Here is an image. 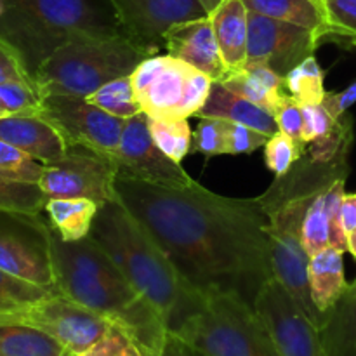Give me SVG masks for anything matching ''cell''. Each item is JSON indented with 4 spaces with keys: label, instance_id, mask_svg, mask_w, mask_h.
Returning a JSON list of instances; mask_svg holds the SVG:
<instances>
[{
    "label": "cell",
    "instance_id": "9",
    "mask_svg": "<svg viewBox=\"0 0 356 356\" xmlns=\"http://www.w3.org/2000/svg\"><path fill=\"white\" fill-rule=\"evenodd\" d=\"M118 169L111 156L82 145H68L66 153L44 163L38 186L45 198H89L99 205L117 200L115 177Z\"/></svg>",
    "mask_w": 356,
    "mask_h": 356
},
{
    "label": "cell",
    "instance_id": "47",
    "mask_svg": "<svg viewBox=\"0 0 356 356\" xmlns=\"http://www.w3.org/2000/svg\"><path fill=\"white\" fill-rule=\"evenodd\" d=\"M200 2H202V6L205 7V10H207V13L211 14L212 10H214L216 7H218L219 3L222 2V0H200Z\"/></svg>",
    "mask_w": 356,
    "mask_h": 356
},
{
    "label": "cell",
    "instance_id": "35",
    "mask_svg": "<svg viewBox=\"0 0 356 356\" xmlns=\"http://www.w3.org/2000/svg\"><path fill=\"white\" fill-rule=\"evenodd\" d=\"M0 99L9 115L40 113L42 94L33 80H10L0 83Z\"/></svg>",
    "mask_w": 356,
    "mask_h": 356
},
{
    "label": "cell",
    "instance_id": "32",
    "mask_svg": "<svg viewBox=\"0 0 356 356\" xmlns=\"http://www.w3.org/2000/svg\"><path fill=\"white\" fill-rule=\"evenodd\" d=\"M329 188V186H327ZM327 188L320 191L309 204L302 222V247L308 256L322 252L330 245L329 216H327Z\"/></svg>",
    "mask_w": 356,
    "mask_h": 356
},
{
    "label": "cell",
    "instance_id": "34",
    "mask_svg": "<svg viewBox=\"0 0 356 356\" xmlns=\"http://www.w3.org/2000/svg\"><path fill=\"white\" fill-rule=\"evenodd\" d=\"M42 172L44 162L0 139V177L38 184Z\"/></svg>",
    "mask_w": 356,
    "mask_h": 356
},
{
    "label": "cell",
    "instance_id": "4",
    "mask_svg": "<svg viewBox=\"0 0 356 356\" xmlns=\"http://www.w3.org/2000/svg\"><path fill=\"white\" fill-rule=\"evenodd\" d=\"M174 334L204 306L205 296L177 271L146 226L118 200L99 207L89 233Z\"/></svg>",
    "mask_w": 356,
    "mask_h": 356
},
{
    "label": "cell",
    "instance_id": "13",
    "mask_svg": "<svg viewBox=\"0 0 356 356\" xmlns=\"http://www.w3.org/2000/svg\"><path fill=\"white\" fill-rule=\"evenodd\" d=\"M113 160L118 174L131 179L170 188H186L195 184L181 163L170 160L155 145L148 129V115L145 111L125 122Z\"/></svg>",
    "mask_w": 356,
    "mask_h": 356
},
{
    "label": "cell",
    "instance_id": "28",
    "mask_svg": "<svg viewBox=\"0 0 356 356\" xmlns=\"http://www.w3.org/2000/svg\"><path fill=\"white\" fill-rule=\"evenodd\" d=\"M325 16L320 44L332 42L344 49L356 47V0H320Z\"/></svg>",
    "mask_w": 356,
    "mask_h": 356
},
{
    "label": "cell",
    "instance_id": "7",
    "mask_svg": "<svg viewBox=\"0 0 356 356\" xmlns=\"http://www.w3.org/2000/svg\"><path fill=\"white\" fill-rule=\"evenodd\" d=\"M204 296V306L174 336L205 356H278L252 302L233 291Z\"/></svg>",
    "mask_w": 356,
    "mask_h": 356
},
{
    "label": "cell",
    "instance_id": "31",
    "mask_svg": "<svg viewBox=\"0 0 356 356\" xmlns=\"http://www.w3.org/2000/svg\"><path fill=\"white\" fill-rule=\"evenodd\" d=\"M56 292L0 270V315L19 312Z\"/></svg>",
    "mask_w": 356,
    "mask_h": 356
},
{
    "label": "cell",
    "instance_id": "49",
    "mask_svg": "<svg viewBox=\"0 0 356 356\" xmlns=\"http://www.w3.org/2000/svg\"><path fill=\"white\" fill-rule=\"evenodd\" d=\"M2 117H7V111H3L2 108H0V118H2Z\"/></svg>",
    "mask_w": 356,
    "mask_h": 356
},
{
    "label": "cell",
    "instance_id": "19",
    "mask_svg": "<svg viewBox=\"0 0 356 356\" xmlns=\"http://www.w3.org/2000/svg\"><path fill=\"white\" fill-rule=\"evenodd\" d=\"M191 70L193 66L167 54L165 65L159 75L149 83L148 89L138 96L141 110L149 118H160V120L179 118V106L183 103Z\"/></svg>",
    "mask_w": 356,
    "mask_h": 356
},
{
    "label": "cell",
    "instance_id": "30",
    "mask_svg": "<svg viewBox=\"0 0 356 356\" xmlns=\"http://www.w3.org/2000/svg\"><path fill=\"white\" fill-rule=\"evenodd\" d=\"M148 129L155 145L174 162L181 163L184 156L191 153L193 132L188 124V118L160 120V118L148 117Z\"/></svg>",
    "mask_w": 356,
    "mask_h": 356
},
{
    "label": "cell",
    "instance_id": "37",
    "mask_svg": "<svg viewBox=\"0 0 356 356\" xmlns=\"http://www.w3.org/2000/svg\"><path fill=\"white\" fill-rule=\"evenodd\" d=\"M226 125L218 118H200L191 139V153H202L205 159L228 155L226 152Z\"/></svg>",
    "mask_w": 356,
    "mask_h": 356
},
{
    "label": "cell",
    "instance_id": "46",
    "mask_svg": "<svg viewBox=\"0 0 356 356\" xmlns=\"http://www.w3.org/2000/svg\"><path fill=\"white\" fill-rule=\"evenodd\" d=\"M348 252H351V256L356 259V229L348 236Z\"/></svg>",
    "mask_w": 356,
    "mask_h": 356
},
{
    "label": "cell",
    "instance_id": "41",
    "mask_svg": "<svg viewBox=\"0 0 356 356\" xmlns=\"http://www.w3.org/2000/svg\"><path fill=\"white\" fill-rule=\"evenodd\" d=\"M268 136L242 124L228 122L226 125V152L228 155H249L268 143Z\"/></svg>",
    "mask_w": 356,
    "mask_h": 356
},
{
    "label": "cell",
    "instance_id": "29",
    "mask_svg": "<svg viewBox=\"0 0 356 356\" xmlns=\"http://www.w3.org/2000/svg\"><path fill=\"white\" fill-rule=\"evenodd\" d=\"M86 99L106 113L117 118H124V120H129V118L143 111L138 99H136L134 89H132L131 75L110 80L97 90H94L92 94H89Z\"/></svg>",
    "mask_w": 356,
    "mask_h": 356
},
{
    "label": "cell",
    "instance_id": "11",
    "mask_svg": "<svg viewBox=\"0 0 356 356\" xmlns=\"http://www.w3.org/2000/svg\"><path fill=\"white\" fill-rule=\"evenodd\" d=\"M254 308L270 330L278 356H329L318 327L277 277L264 282L254 299Z\"/></svg>",
    "mask_w": 356,
    "mask_h": 356
},
{
    "label": "cell",
    "instance_id": "6",
    "mask_svg": "<svg viewBox=\"0 0 356 356\" xmlns=\"http://www.w3.org/2000/svg\"><path fill=\"white\" fill-rule=\"evenodd\" d=\"M129 35L82 37L56 49L33 73L44 96L87 97L110 80L131 75L143 59L159 54Z\"/></svg>",
    "mask_w": 356,
    "mask_h": 356
},
{
    "label": "cell",
    "instance_id": "40",
    "mask_svg": "<svg viewBox=\"0 0 356 356\" xmlns=\"http://www.w3.org/2000/svg\"><path fill=\"white\" fill-rule=\"evenodd\" d=\"M214 80L207 75V73L200 72V70H191L190 76H188L186 90H184L183 103L179 106V118H190L200 111L207 101L209 94H211V87Z\"/></svg>",
    "mask_w": 356,
    "mask_h": 356
},
{
    "label": "cell",
    "instance_id": "21",
    "mask_svg": "<svg viewBox=\"0 0 356 356\" xmlns=\"http://www.w3.org/2000/svg\"><path fill=\"white\" fill-rule=\"evenodd\" d=\"M221 83H225L233 92L240 94L257 106L270 111L273 117L282 97L289 94L285 89V76H282L264 63L247 61L243 68L228 73V76Z\"/></svg>",
    "mask_w": 356,
    "mask_h": 356
},
{
    "label": "cell",
    "instance_id": "25",
    "mask_svg": "<svg viewBox=\"0 0 356 356\" xmlns=\"http://www.w3.org/2000/svg\"><path fill=\"white\" fill-rule=\"evenodd\" d=\"M66 348L37 327L0 322V356H63Z\"/></svg>",
    "mask_w": 356,
    "mask_h": 356
},
{
    "label": "cell",
    "instance_id": "51",
    "mask_svg": "<svg viewBox=\"0 0 356 356\" xmlns=\"http://www.w3.org/2000/svg\"><path fill=\"white\" fill-rule=\"evenodd\" d=\"M75 356H87V355H75Z\"/></svg>",
    "mask_w": 356,
    "mask_h": 356
},
{
    "label": "cell",
    "instance_id": "39",
    "mask_svg": "<svg viewBox=\"0 0 356 356\" xmlns=\"http://www.w3.org/2000/svg\"><path fill=\"white\" fill-rule=\"evenodd\" d=\"M275 120H277L278 131L284 132L291 139H294L299 146L308 148V145L302 139V129H305V113L302 106L296 99H292L289 94L282 97L275 111Z\"/></svg>",
    "mask_w": 356,
    "mask_h": 356
},
{
    "label": "cell",
    "instance_id": "18",
    "mask_svg": "<svg viewBox=\"0 0 356 356\" xmlns=\"http://www.w3.org/2000/svg\"><path fill=\"white\" fill-rule=\"evenodd\" d=\"M195 117L218 118V120L242 124L263 132L268 138L280 132L278 131L277 120H275V117L270 111L257 106V104L245 99L240 94L233 92L232 89H228L221 82H212L211 94H209L205 104Z\"/></svg>",
    "mask_w": 356,
    "mask_h": 356
},
{
    "label": "cell",
    "instance_id": "12",
    "mask_svg": "<svg viewBox=\"0 0 356 356\" xmlns=\"http://www.w3.org/2000/svg\"><path fill=\"white\" fill-rule=\"evenodd\" d=\"M42 117L47 118L68 145H82L113 159L124 132V118H117L90 104L86 97L44 96Z\"/></svg>",
    "mask_w": 356,
    "mask_h": 356
},
{
    "label": "cell",
    "instance_id": "2",
    "mask_svg": "<svg viewBox=\"0 0 356 356\" xmlns=\"http://www.w3.org/2000/svg\"><path fill=\"white\" fill-rule=\"evenodd\" d=\"M51 252L59 294L127 330L146 356H162L169 334L162 318L99 243L66 242L51 228Z\"/></svg>",
    "mask_w": 356,
    "mask_h": 356
},
{
    "label": "cell",
    "instance_id": "3",
    "mask_svg": "<svg viewBox=\"0 0 356 356\" xmlns=\"http://www.w3.org/2000/svg\"><path fill=\"white\" fill-rule=\"evenodd\" d=\"M348 153L350 149H344L329 162H320L306 153L285 176L275 177V183L259 197L268 218L273 275L318 330L327 316L316 309L312 299L309 256L301 240L302 222L313 198L336 179L346 177Z\"/></svg>",
    "mask_w": 356,
    "mask_h": 356
},
{
    "label": "cell",
    "instance_id": "33",
    "mask_svg": "<svg viewBox=\"0 0 356 356\" xmlns=\"http://www.w3.org/2000/svg\"><path fill=\"white\" fill-rule=\"evenodd\" d=\"M44 191L35 183H21L0 177V209L2 211L40 214L45 207Z\"/></svg>",
    "mask_w": 356,
    "mask_h": 356
},
{
    "label": "cell",
    "instance_id": "23",
    "mask_svg": "<svg viewBox=\"0 0 356 356\" xmlns=\"http://www.w3.org/2000/svg\"><path fill=\"white\" fill-rule=\"evenodd\" d=\"M320 336L329 356H356V278L327 313Z\"/></svg>",
    "mask_w": 356,
    "mask_h": 356
},
{
    "label": "cell",
    "instance_id": "10",
    "mask_svg": "<svg viewBox=\"0 0 356 356\" xmlns=\"http://www.w3.org/2000/svg\"><path fill=\"white\" fill-rule=\"evenodd\" d=\"M0 322H17L37 327L75 355L87 353L113 325L108 318L59 292L19 312L0 315Z\"/></svg>",
    "mask_w": 356,
    "mask_h": 356
},
{
    "label": "cell",
    "instance_id": "20",
    "mask_svg": "<svg viewBox=\"0 0 356 356\" xmlns=\"http://www.w3.org/2000/svg\"><path fill=\"white\" fill-rule=\"evenodd\" d=\"M209 16L228 72L243 68L249 37V9L243 0H222Z\"/></svg>",
    "mask_w": 356,
    "mask_h": 356
},
{
    "label": "cell",
    "instance_id": "14",
    "mask_svg": "<svg viewBox=\"0 0 356 356\" xmlns=\"http://www.w3.org/2000/svg\"><path fill=\"white\" fill-rule=\"evenodd\" d=\"M318 45L315 31L249 10L247 61L264 63L285 76L294 66L313 56Z\"/></svg>",
    "mask_w": 356,
    "mask_h": 356
},
{
    "label": "cell",
    "instance_id": "26",
    "mask_svg": "<svg viewBox=\"0 0 356 356\" xmlns=\"http://www.w3.org/2000/svg\"><path fill=\"white\" fill-rule=\"evenodd\" d=\"M243 3L252 13L299 24L315 31L318 42L322 38L325 16L320 0H243Z\"/></svg>",
    "mask_w": 356,
    "mask_h": 356
},
{
    "label": "cell",
    "instance_id": "5",
    "mask_svg": "<svg viewBox=\"0 0 356 356\" xmlns=\"http://www.w3.org/2000/svg\"><path fill=\"white\" fill-rule=\"evenodd\" d=\"M120 33L125 30L111 0H7L0 17V37L16 49L31 76L75 38Z\"/></svg>",
    "mask_w": 356,
    "mask_h": 356
},
{
    "label": "cell",
    "instance_id": "50",
    "mask_svg": "<svg viewBox=\"0 0 356 356\" xmlns=\"http://www.w3.org/2000/svg\"><path fill=\"white\" fill-rule=\"evenodd\" d=\"M63 356H75V353H72V351L66 350V351H65V355H63Z\"/></svg>",
    "mask_w": 356,
    "mask_h": 356
},
{
    "label": "cell",
    "instance_id": "24",
    "mask_svg": "<svg viewBox=\"0 0 356 356\" xmlns=\"http://www.w3.org/2000/svg\"><path fill=\"white\" fill-rule=\"evenodd\" d=\"M101 205L89 198H51L45 202L49 226L66 242L89 236Z\"/></svg>",
    "mask_w": 356,
    "mask_h": 356
},
{
    "label": "cell",
    "instance_id": "16",
    "mask_svg": "<svg viewBox=\"0 0 356 356\" xmlns=\"http://www.w3.org/2000/svg\"><path fill=\"white\" fill-rule=\"evenodd\" d=\"M163 49L165 54L207 73L214 82H222L229 73L221 58L211 16L170 28L163 37Z\"/></svg>",
    "mask_w": 356,
    "mask_h": 356
},
{
    "label": "cell",
    "instance_id": "36",
    "mask_svg": "<svg viewBox=\"0 0 356 356\" xmlns=\"http://www.w3.org/2000/svg\"><path fill=\"white\" fill-rule=\"evenodd\" d=\"M306 153H308V148L299 146L294 139L285 136L284 132H277L275 136H271L264 145V160L275 177L285 176Z\"/></svg>",
    "mask_w": 356,
    "mask_h": 356
},
{
    "label": "cell",
    "instance_id": "27",
    "mask_svg": "<svg viewBox=\"0 0 356 356\" xmlns=\"http://www.w3.org/2000/svg\"><path fill=\"white\" fill-rule=\"evenodd\" d=\"M323 80H325V72L318 65L315 56H309L285 75V89L289 96L298 101L301 106L322 104L327 96Z\"/></svg>",
    "mask_w": 356,
    "mask_h": 356
},
{
    "label": "cell",
    "instance_id": "8",
    "mask_svg": "<svg viewBox=\"0 0 356 356\" xmlns=\"http://www.w3.org/2000/svg\"><path fill=\"white\" fill-rule=\"evenodd\" d=\"M0 270L58 291L51 252V226L42 221L40 214L0 209Z\"/></svg>",
    "mask_w": 356,
    "mask_h": 356
},
{
    "label": "cell",
    "instance_id": "17",
    "mask_svg": "<svg viewBox=\"0 0 356 356\" xmlns=\"http://www.w3.org/2000/svg\"><path fill=\"white\" fill-rule=\"evenodd\" d=\"M0 139L44 163L54 162L66 153L63 134L40 113L2 117Z\"/></svg>",
    "mask_w": 356,
    "mask_h": 356
},
{
    "label": "cell",
    "instance_id": "44",
    "mask_svg": "<svg viewBox=\"0 0 356 356\" xmlns=\"http://www.w3.org/2000/svg\"><path fill=\"white\" fill-rule=\"evenodd\" d=\"M162 356H205L200 351H197L195 348H191L190 344H186L184 341H181L179 337H176L174 334H167L165 344H163Z\"/></svg>",
    "mask_w": 356,
    "mask_h": 356
},
{
    "label": "cell",
    "instance_id": "1",
    "mask_svg": "<svg viewBox=\"0 0 356 356\" xmlns=\"http://www.w3.org/2000/svg\"><path fill=\"white\" fill-rule=\"evenodd\" d=\"M115 197L202 294L233 291L254 305L264 282L275 277L259 197L228 198L198 183L170 188L120 174Z\"/></svg>",
    "mask_w": 356,
    "mask_h": 356
},
{
    "label": "cell",
    "instance_id": "22",
    "mask_svg": "<svg viewBox=\"0 0 356 356\" xmlns=\"http://www.w3.org/2000/svg\"><path fill=\"white\" fill-rule=\"evenodd\" d=\"M343 254L344 252L329 245L322 252L309 257L308 278L312 299L316 309L325 316L337 305V301L343 298L344 291L348 289Z\"/></svg>",
    "mask_w": 356,
    "mask_h": 356
},
{
    "label": "cell",
    "instance_id": "38",
    "mask_svg": "<svg viewBox=\"0 0 356 356\" xmlns=\"http://www.w3.org/2000/svg\"><path fill=\"white\" fill-rule=\"evenodd\" d=\"M87 356H146L138 343L131 337V334L120 325L113 323L103 339L90 348Z\"/></svg>",
    "mask_w": 356,
    "mask_h": 356
},
{
    "label": "cell",
    "instance_id": "43",
    "mask_svg": "<svg viewBox=\"0 0 356 356\" xmlns=\"http://www.w3.org/2000/svg\"><path fill=\"white\" fill-rule=\"evenodd\" d=\"M356 103V82L348 86L346 89L341 92H327L325 99H323V106L329 110V113L334 118H341L343 115L348 113L351 106Z\"/></svg>",
    "mask_w": 356,
    "mask_h": 356
},
{
    "label": "cell",
    "instance_id": "48",
    "mask_svg": "<svg viewBox=\"0 0 356 356\" xmlns=\"http://www.w3.org/2000/svg\"><path fill=\"white\" fill-rule=\"evenodd\" d=\"M6 2L7 0H0V17H2L3 10H6Z\"/></svg>",
    "mask_w": 356,
    "mask_h": 356
},
{
    "label": "cell",
    "instance_id": "42",
    "mask_svg": "<svg viewBox=\"0 0 356 356\" xmlns=\"http://www.w3.org/2000/svg\"><path fill=\"white\" fill-rule=\"evenodd\" d=\"M10 80H33L16 49L0 37V83Z\"/></svg>",
    "mask_w": 356,
    "mask_h": 356
},
{
    "label": "cell",
    "instance_id": "45",
    "mask_svg": "<svg viewBox=\"0 0 356 356\" xmlns=\"http://www.w3.org/2000/svg\"><path fill=\"white\" fill-rule=\"evenodd\" d=\"M341 222L348 236L356 229V193L344 195L343 205H341Z\"/></svg>",
    "mask_w": 356,
    "mask_h": 356
},
{
    "label": "cell",
    "instance_id": "15",
    "mask_svg": "<svg viewBox=\"0 0 356 356\" xmlns=\"http://www.w3.org/2000/svg\"><path fill=\"white\" fill-rule=\"evenodd\" d=\"M125 33L153 49L163 47V37L176 24L207 17L200 0H111Z\"/></svg>",
    "mask_w": 356,
    "mask_h": 356
}]
</instances>
